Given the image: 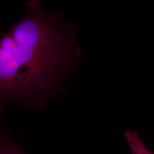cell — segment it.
<instances>
[{"mask_svg":"<svg viewBox=\"0 0 154 154\" xmlns=\"http://www.w3.org/2000/svg\"><path fill=\"white\" fill-rule=\"evenodd\" d=\"M26 4L27 16L0 36V98L8 101L34 99L82 54L75 25L63 22V12H47L39 0Z\"/></svg>","mask_w":154,"mask_h":154,"instance_id":"1","label":"cell"},{"mask_svg":"<svg viewBox=\"0 0 154 154\" xmlns=\"http://www.w3.org/2000/svg\"><path fill=\"white\" fill-rule=\"evenodd\" d=\"M0 154H25L21 147L7 135L0 138Z\"/></svg>","mask_w":154,"mask_h":154,"instance_id":"3","label":"cell"},{"mask_svg":"<svg viewBox=\"0 0 154 154\" xmlns=\"http://www.w3.org/2000/svg\"><path fill=\"white\" fill-rule=\"evenodd\" d=\"M131 154H154L147 148L143 140L140 138L139 134L134 130H128L124 134Z\"/></svg>","mask_w":154,"mask_h":154,"instance_id":"2","label":"cell"}]
</instances>
